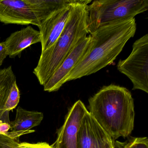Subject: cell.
Here are the masks:
<instances>
[{
	"mask_svg": "<svg viewBox=\"0 0 148 148\" xmlns=\"http://www.w3.org/2000/svg\"><path fill=\"white\" fill-rule=\"evenodd\" d=\"M88 111L84 103L79 100L69 110L63 125L58 130L54 148H77V136L81 121Z\"/></svg>",
	"mask_w": 148,
	"mask_h": 148,
	"instance_id": "obj_9",
	"label": "cell"
},
{
	"mask_svg": "<svg viewBox=\"0 0 148 148\" xmlns=\"http://www.w3.org/2000/svg\"><path fill=\"white\" fill-rule=\"evenodd\" d=\"M43 119L42 112L27 110L19 106L16 110L15 119L10 122V130L14 132L30 130L39 125Z\"/></svg>",
	"mask_w": 148,
	"mask_h": 148,
	"instance_id": "obj_12",
	"label": "cell"
},
{
	"mask_svg": "<svg viewBox=\"0 0 148 148\" xmlns=\"http://www.w3.org/2000/svg\"><path fill=\"white\" fill-rule=\"evenodd\" d=\"M8 56L5 42H0V67L1 66L5 59Z\"/></svg>",
	"mask_w": 148,
	"mask_h": 148,
	"instance_id": "obj_18",
	"label": "cell"
},
{
	"mask_svg": "<svg viewBox=\"0 0 148 148\" xmlns=\"http://www.w3.org/2000/svg\"><path fill=\"white\" fill-rule=\"evenodd\" d=\"M16 77L13 71L12 66L0 70V123L10 124L9 112L4 110L7 99Z\"/></svg>",
	"mask_w": 148,
	"mask_h": 148,
	"instance_id": "obj_13",
	"label": "cell"
},
{
	"mask_svg": "<svg viewBox=\"0 0 148 148\" xmlns=\"http://www.w3.org/2000/svg\"><path fill=\"white\" fill-rule=\"evenodd\" d=\"M90 35L82 38L72 49L58 68L43 86L45 91H57L65 84L72 70L89 51L91 46Z\"/></svg>",
	"mask_w": 148,
	"mask_h": 148,
	"instance_id": "obj_7",
	"label": "cell"
},
{
	"mask_svg": "<svg viewBox=\"0 0 148 148\" xmlns=\"http://www.w3.org/2000/svg\"><path fill=\"white\" fill-rule=\"evenodd\" d=\"M76 3L59 9L43 21L39 27L41 34V53L51 47L62 33Z\"/></svg>",
	"mask_w": 148,
	"mask_h": 148,
	"instance_id": "obj_10",
	"label": "cell"
},
{
	"mask_svg": "<svg viewBox=\"0 0 148 148\" xmlns=\"http://www.w3.org/2000/svg\"><path fill=\"white\" fill-rule=\"evenodd\" d=\"M17 148H54L52 145L45 142H40L36 143H24L19 144Z\"/></svg>",
	"mask_w": 148,
	"mask_h": 148,
	"instance_id": "obj_17",
	"label": "cell"
},
{
	"mask_svg": "<svg viewBox=\"0 0 148 148\" xmlns=\"http://www.w3.org/2000/svg\"><path fill=\"white\" fill-rule=\"evenodd\" d=\"M114 141L87 111L80 123L77 148H114Z\"/></svg>",
	"mask_w": 148,
	"mask_h": 148,
	"instance_id": "obj_8",
	"label": "cell"
},
{
	"mask_svg": "<svg viewBox=\"0 0 148 148\" xmlns=\"http://www.w3.org/2000/svg\"><path fill=\"white\" fill-rule=\"evenodd\" d=\"M10 130V124L7 123H0V134H4Z\"/></svg>",
	"mask_w": 148,
	"mask_h": 148,
	"instance_id": "obj_19",
	"label": "cell"
},
{
	"mask_svg": "<svg viewBox=\"0 0 148 148\" xmlns=\"http://www.w3.org/2000/svg\"><path fill=\"white\" fill-rule=\"evenodd\" d=\"M136 30L135 18L102 27L90 34L89 51L74 66L65 83L96 73L111 64Z\"/></svg>",
	"mask_w": 148,
	"mask_h": 148,
	"instance_id": "obj_1",
	"label": "cell"
},
{
	"mask_svg": "<svg viewBox=\"0 0 148 148\" xmlns=\"http://www.w3.org/2000/svg\"><path fill=\"white\" fill-rule=\"evenodd\" d=\"M19 143V138L0 134V148H17Z\"/></svg>",
	"mask_w": 148,
	"mask_h": 148,
	"instance_id": "obj_16",
	"label": "cell"
},
{
	"mask_svg": "<svg viewBox=\"0 0 148 148\" xmlns=\"http://www.w3.org/2000/svg\"><path fill=\"white\" fill-rule=\"evenodd\" d=\"M91 2L90 0H79L73 5L69 20L57 41L41 53L33 71L41 85H44L77 42L89 34L86 27L87 7Z\"/></svg>",
	"mask_w": 148,
	"mask_h": 148,
	"instance_id": "obj_3",
	"label": "cell"
},
{
	"mask_svg": "<svg viewBox=\"0 0 148 148\" xmlns=\"http://www.w3.org/2000/svg\"><path fill=\"white\" fill-rule=\"evenodd\" d=\"M115 144L118 148H148V139L146 137H132L124 143L116 141Z\"/></svg>",
	"mask_w": 148,
	"mask_h": 148,
	"instance_id": "obj_14",
	"label": "cell"
},
{
	"mask_svg": "<svg viewBox=\"0 0 148 148\" xmlns=\"http://www.w3.org/2000/svg\"><path fill=\"white\" fill-rule=\"evenodd\" d=\"M20 94L16 81L14 83L5 106V111L12 110L19 102Z\"/></svg>",
	"mask_w": 148,
	"mask_h": 148,
	"instance_id": "obj_15",
	"label": "cell"
},
{
	"mask_svg": "<svg viewBox=\"0 0 148 148\" xmlns=\"http://www.w3.org/2000/svg\"><path fill=\"white\" fill-rule=\"evenodd\" d=\"M73 0H0V22L40 26L43 21Z\"/></svg>",
	"mask_w": 148,
	"mask_h": 148,
	"instance_id": "obj_4",
	"label": "cell"
},
{
	"mask_svg": "<svg viewBox=\"0 0 148 148\" xmlns=\"http://www.w3.org/2000/svg\"><path fill=\"white\" fill-rule=\"evenodd\" d=\"M148 9V0L94 1L87 7V32L91 34L102 27L133 18Z\"/></svg>",
	"mask_w": 148,
	"mask_h": 148,
	"instance_id": "obj_5",
	"label": "cell"
},
{
	"mask_svg": "<svg viewBox=\"0 0 148 148\" xmlns=\"http://www.w3.org/2000/svg\"><path fill=\"white\" fill-rule=\"evenodd\" d=\"M89 112L113 140L129 136L134 126V99L126 88L103 86L89 99Z\"/></svg>",
	"mask_w": 148,
	"mask_h": 148,
	"instance_id": "obj_2",
	"label": "cell"
},
{
	"mask_svg": "<svg viewBox=\"0 0 148 148\" xmlns=\"http://www.w3.org/2000/svg\"><path fill=\"white\" fill-rule=\"evenodd\" d=\"M117 68L132 82V90H141L148 93V34L134 42L129 57L119 60Z\"/></svg>",
	"mask_w": 148,
	"mask_h": 148,
	"instance_id": "obj_6",
	"label": "cell"
},
{
	"mask_svg": "<svg viewBox=\"0 0 148 148\" xmlns=\"http://www.w3.org/2000/svg\"><path fill=\"white\" fill-rule=\"evenodd\" d=\"M41 34L39 31L31 26L14 32L4 41L8 56L14 58L20 57L21 53L34 44L41 42Z\"/></svg>",
	"mask_w": 148,
	"mask_h": 148,
	"instance_id": "obj_11",
	"label": "cell"
}]
</instances>
